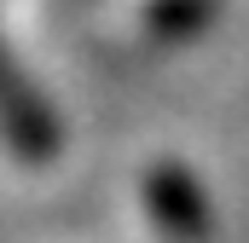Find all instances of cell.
I'll return each mask as SVG.
<instances>
[{"label": "cell", "instance_id": "obj_2", "mask_svg": "<svg viewBox=\"0 0 249 243\" xmlns=\"http://www.w3.org/2000/svg\"><path fill=\"white\" fill-rule=\"evenodd\" d=\"M145 208H151V220H157L168 238H180V243H203V238H209V226H214L203 185L191 180L180 162L151 168V180H145Z\"/></svg>", "mask_w": 249, "mask_h": 243}, {"label": "cell", "instance_id": "obj_3", "mask_svg": "<svg viewBox=\"0 0 249 243\" xmlns=\"http://www.w3.org/2000/svg\"><path fill=\"white\" fill-rule=\"evenodd\" d=\"M203 17H209V0H157V12H151V23L168 29V35H186Z\"/></svg>", "mask_w": 249, "mask_h": 243}, {"label": "cell", "instance_id": "obj_1", "mask_svg": "<svg viewBox=\"0 0 249 243\" xmlns=\"http://www.w3.org/2000/svg\"><path fill=\"white\" fill-rule=\"evenodd\" d=\"M0 133L23 162H53L58 156V116L47 99L23 81V69L0 52Z\"/></svg>", "mask_w": 249, "mask_h": 243}]
</instances>
